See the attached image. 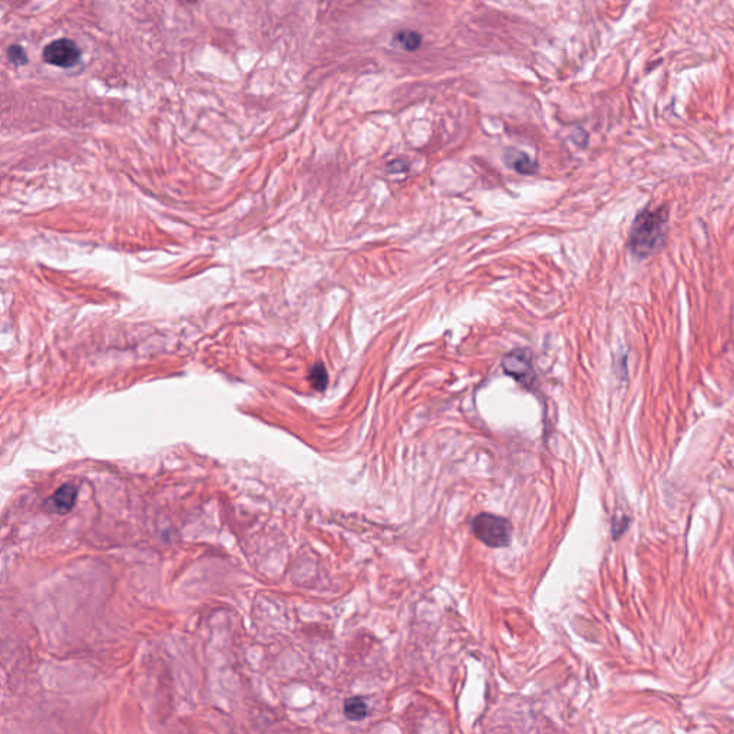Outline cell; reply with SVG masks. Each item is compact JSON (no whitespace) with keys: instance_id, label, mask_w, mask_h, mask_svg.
I'll use <instances>...</instances> for the list:
<instances>
[{"instance_id":"6da1fadb","label":"cell","mask_w":734,"mask_h":734,"mask_svg":"<svg viewBox=\"0 0 734 734\" xmlns=\"http://www.w3.org/2000/svg\"><path fill=\"white\" fill-rule=\"evenodd\" d=\"M668 210L647 208L639 212L630 232V248L634 256L647 257L657 249L667 234Z\"/></svg>"},{"instance_id":"7a4b0ae2","label":"cell","mask_w":734,"mask_h":734,"mask_svg":"<svg viewBox=\"0 0 734 734\" xmlns=\"http://www.w3.org/2000/svg\"><path fill=\"white\" fill-rule=\"evenodd\" d=\"M472 530L479 541L491 548H504L511 543L512 525L493 513H479L472 521Z\"/></svg>"},{"instance_id":"3957f363","label":"cell","mask_w":734,"mask_h":734,"mask_svg":"<svg viewBox=\"0 0 734 734\" xmlns=\"http://www.w3.org/2000/svg\"><path fill=\"white\" fill-rule=\"evenodd\" d=\"M82 51L77 48V45L68 38L56 39L45 46L42 58L48 65L58 66L62 69H69L76 66L81 62Z\"/></svg>"},{"instance_id":"277c9868","label":"cell","mask_w":734,"mask_h":734,"mask_svg":"<svg viewBox=\"0 0 734 734\" xmlns=\"http://www.w3.org/2000/svg\"><path fill=\"white\" fill-rule=\"evenodd\" d=\"M502 369L508 376L513 378L524 386L533 384L535 380V371L533 365V354L529 350H515L508 353L502 358Z\"/></svg>"},{"instance_id":"5b68a950","label":"cell","mask_w":734,"mask_h":734,"mask_svg":"<svg viewBox=\"0 0 734 734\" xmlns=\"http://www.w3.org/2000/svg\"><path fill=\"white\" fill-rule=\"evenodd\" d=\"M76 498H77L76 485H73V483H65V485H62L53 493V496L45 504V506L51 512L64 515V513H68L73 508Z\"/></svg>"},{"instance_id":"8992f818","label":"cell","mask_w":734,"mask_h":734,"mask_svg":"<svg viewBox=\"0 0 734 734\" xmlns=\"http://www.w3.org/2000/svg\"><path fill=\"white\" fill-rule=\"evenodd\" d=\"M504 162L508 168L517 171L518 174L522 175H533L537 171L535 161L528 154L515 148H508L504 152Z\"/></svg>"},{"instance_id":"52a82bcc","label":"cell","mask_w":734,"mask_h":734,"mask_svg":"<svg viewBox=\"0 0 734 734\" xmlns=\"http://www.w3.org/2000/svg\"><path fill=\"white\" fill-rule=\"evenodd\" d=\"M392 43L399 49L413 52V51H417L421 46V35L415 32V30L403 29L395 34Z\"/></svg>"},{"instance_id":"ba28073f","label":"cell","mask_w":734,"mask_h":734,"mask_svg":"<svg viewBox=\"0 0 734 734\" xmlns=\"http://www.w3.org/2000/svg\"><path fill=\"white\" fill-rule=\"evenodd\" d=\"M369 714L367 702L360 697H352L345 702V715L352 722H362Z\"/></svg>"},{"instance_id":"9c48e42d","label":"cell","mask_w":734,"mask_h":734,"mask_svg":"<svg viewBox=\"0 0 734 734\" xmlns=\"http://www.w3.org/2000/svg\"><path fill=\"white\" fill-rule=\"evenodd\" d=\"M310 382H311V384H313V387L317 389V390H324L327 387L329 376H327V371H326L323 365L319 363V365L313 366V369H311V371H310Z\"/></svg>"},{"instance_id":"30bf717a","label":"cell","mask_w":734,"mask_h":734,"mask_svg":"<svg viewBox=\"0 0 734 734\" xmlns=\"http://www.w3.org/2000/svg\"><path fill=\"white\" fill-rule=\"evenodd\" d=\"M8 58L13 65L22 66L27 64V53L21 45H12L8 49Z\"/></svg>"},{"instance_id":"8fae6325","label":"cell","mask_w":734,"mask_h":734,"mask_svg":"<svg viewBox=\"0 0 734 734\" xmlns=\"http://www.w3.org/2000/svg\"><path fill=\"white\" fill-rule=\"evenodd\" d=\"M387 169L390 171V173H400V171L408 169V165H406L403 161H393L392 164L387 165Z\"/></svg>"},{"instance_id":"7c38bea8","label":"cell","mask_w":734,"mask_h":734,"mask_svg":"<svg viewBox=\"0 0 734 734\" xmlns=\"http://www.w3.org/2000/svg\"><path fill=\"white\" fill-rule=\"evenodd\" d=\"M181 2H185V3H197V0H181Z\"/></svg>"}]
</instances>
